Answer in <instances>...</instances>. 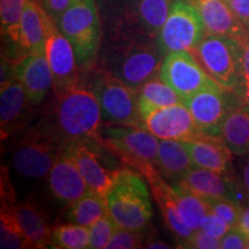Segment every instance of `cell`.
I'll use <instances>...</instances> for the list:
<instances>
[{
  "instance_id": "cell-1",
  "label": "cell",
  "mask_w": 249,
  "mask_h": 249,
  "mask_svg": "<svg viewBox=\"0 0 249 249\" xmlns=\"http://www.w3.org/2000/svg\"><path fill=\"white\" fill-rule=\"evenodd\" d=\"M57 98L58 134L65 144L71 142L102 143V110L95 92L79 85Z\"/></svg>"
},
{
  "instance_id": "cell-2",
  "label": "cell",
  "mask_w": 249,
  "mask_h": 249,
  "mask_svg": "<svg viewBox=\"0 0 249 249\" xmlns=\"http://www.w3.org/2000/svg\"><path fill=\"white\" fill-rule=\"evenodd\" d=\"M107 198L108 214L118 226L143 231L150 223V195L143 176L135 170H118Z\"/></svg>"
},
{
  "instance_id": "cell-3",
  "label": "cell",
  "mask_w": 249,
  "mask_h": 249,
  "mask_svg": "<svg viewBox=\"0 0 249 249\" xmlns=\"http://www.w3.org/2000/svg\"><path fill=\"white\" fill-rule=\"evenodd\" d=\"M192 53L218 85L244 92L245 76L240 40L234 37L205 34Z\"/></svg>"
},
{
  "instance_id": "cell-4",
  "label": "cell",
  "mask_w": 249,
  "mask_h": 249,
  "mask_svg": "<svg viewBox=\"0 0 249 249\" xmlns=\"http://www.w3.org/2000/svg\"><path fill=\"white\" fill-rule=\"evenodd\" d=\"M102 145L145 179L160 173L157 170L160 140L145 128L107 126L102 132Z\"/></svg>"
},
{
  "instance_id": "cell-5",
  "label": "cell",
  "mask_w": 249,
  "mask_h": 249,
  "mask_svg": "<svg viewBox=\"0 0 249 249\" xmlns=\"http://www.w3.org/2000/svg\"><path fill=\"white\" fill-rule=\"evenodd\" d=\"M59 30L70 40L81 68L91 66L97 54L101 24L93 0H75L57 22Z\"/></svg>"
},
{
  "instance_id": "cell-6",
  "label": "cell",
  "mask_w": 249,
  "mask_h": 249,
  "mask_svg": "<svg viewBox=\"0 0 249 249\" xmlns=\"http://www.w3.org/2000/svg\"><path fill=\"white\" fill-rule=\"evenodd\" d=\"M91 90L101 105L103 124L143 128L139 112V90L124 83L108 71L96 75Z\"/></svg>"
},
{
  "instance_id": "cell-7",
  "label": "cell",
  "mask_w": 249,
  "mask_h": 249,
  "mask_svg": "<svg viewBox=\"0 0 249 249\" xmlns=\"http://www.w3.org/2000/svg\"><path fill=\"white\" fill-rule=\"evenodd\" d=\"M242 102H245L242 92L216 83L200 90L183 103L202 134L222 138L224 121L230 112Z\"/></svg>"
},
{
  "instance_id": "cell-8",
  "label": "cell",
  "mask_w": 249,
  "mask_h": 249,
  "mask_svg": "<svg viewBox=\"0 0 249 249\" xmlns=\"http://www.w3.org/2000/svg\"><path fill=\"white\" fill-rule=\"evenodd\" d=\"M59 134L31 130L23 136L13 151L12 165L18 174L27 179L44 178L62 149Z\"/></svg>"
},
{
  "instance_id": "cell-9",
  "label": "cell",
  "mask_w": 249,
  "mask_h": 249,
  "mask_svg": "<svg viewBox=\"0 0 249 249\" xmlns=\"http://www.w3.org/2000/svg\"><path fill=\"white\" fill-rule=\"evenodd\" d=\"M204 35L203 22L194 6L187 0H176L158 34L157 45L165 55L171 52H192Z\"/></svg>"
},
{
  "instance_id": "cell-10",
  "label": "cell",
  "mask_w": 249,
  "mask_h": 249,
  "mask_svg": "<svg viewBox=\"0 0 249 249\" xmlns=\"http://www.w3.org/2000/svg\"><path fill=\"white\" fill-rule=\"evenodd\" d=\"M161 55L158 45L150 42L130 43L112 61L108 71L126 85L140 90L148 80L160 74L163 64Z\"/></svg>"
},
{
  "instance_id": "cell-11",
  "label": "cell",
  "mask_w": 249,
  "mask_h": 249,
  "mask_svg": "<svg viewBox=\"0 0 249 249\" xmlns=\"http://www.w3.org/2000/svg\"><path fill=\"white\" fill-rule=\"evenodd\" d=\"M158 75L183 102L200 90L217 83L208 75L195 55L189 51L171 52L165 55Z\"/></svg>"
},
{
  "instance_id": "cell-12",
  "label": "cell",
  "mask_w": 249,
  "mask_h": 249,
  "mask_svg": "<svg viewBox=\"0 0 249 249\" xmlns=\"http://www.w3.org/2000/svg\"><path fill=\"white\" fill-rule=\"evenodd\" d=\"M45 55L53 75L55 95H61L80 85L75 52L55 23L52 24L46 40Z\"/></svg>"
},
{
  "instance_id": "cell-13",
  "label": "cell",
  "mask_w": 249,
  "mask_h": 249,
  "mask_svg": "<svg viewBox=\"0 0 249 249\" xmlns=\"http://www.w3.org/2000/svg\"><path fill=\"white\" fill-rule=\"evenodd\" d=\"M143 128L160 140L191 141L203 135L185 103L154 111L143 119Z\"/></svg>"
},
{
  "instance_id": "cell-14",
  "label": "cell",
  "mask_w": 249,
  "mask_h": 249,
  "mask_svg": "<svg viewBox=\"0 0 249 249\" xmlns=\"http://www.w3.org/2000/svg\"><path fill=\"white\" fill-rule=\"evenodd\" d=\"M97 142H71L65 145V149L82 174L83 179L91 192L107 196L110 191L118 170H110L97 151Z\"/></svg>"
},
{
  "instance_id": "cell-15",
  "label": "cell",
  "mask_w": 249,
  "mask_h": 249,
  "mask_svg": "<svg viewBox=\"0 0 249 249\" xmlns=\"http://www.w3.org/2000/svg\"><path fill=\"white\" fill-rule=\"evenodd\" d=\"M49 188L58 201L71 203L90 192L71 155L62 149L48 174Z\"/></svg>"
},
{
  "instance_id": "cell-16",
  "label": "cell",
  "mask_w": 249,
  "mask_h": 249,
  "mask_svg": "<svg viewBox=\"0 0 249 249\" xmlns=\"http://www.w3.org/2000/svg\"><path fill=\"white\" fill-rule=\"evenodd\" d=\"M15 74L30 104H39L54 83L45 53H28L15 64Z\"/></svg>"
},
{
  "instance_id": "cell-17",
  "label": "cell",
  "mask_w": 249,
  "mask_h": 249,
  "mask_svg": "<svg viewBox=\"0 0 249 249\" xmlns=\"http://www.w3.org/2000/svg\"><path fill=\"white\" fill-rule=\"evenodd\" d=\"M200 14L207 35L244 38L248 31L233 14L225 0H187Z\"/></svg>"
},
{
  "instance_id": "cell-18",
  "label": "cell",
  "mask_w": 249,
  "mask_h": 249,
  "mask_svg": "<svg viewBox=\"0 0 249 249\" xmlns=\"http://www.w3.org/2000/svg\"><path fill=\"white\" fill-rule=\"evenodd\" d=\"M55 23L45 8L35 0H28L20 26V45L28 53H45L52 24Z\"/></svg>"
},
{
  "instance_id": "cell-19",
  "label": "cell",
  "mask_w": 249,
  "mask_h": 249,
  "mask_svg": "<svg viewBox=\"0 0 249 249\" xmlns=\"http://www.w3.org/2000/svg\"><path fill=\"white\" fill-rule=\"evenodd\" d=\"M195 166L229 176L232 152L219 136L203 135L183 142Z\"/></svg>"
},
{
  "instance_id": "cell-20",
  "label": "cell",
  "mask_w": 249,
  "mask_h": 249,
  "mask_svg": "<svg viewBox=\"0 0 249 249\" xmlns=\"http://www.w3.org/2000/svg\"><path fill=\"white\" fill-rule=\"evenodd\" d=\"M14 214L29 248H46L51 246L52 229L40 210L31 202L2 205Z\"/></svg>"
},
{
  "instance_id": "cell-21",
  "label": "cell",
  "mask_w": 249,
  "mask_h": 249,
  "mask_svg": "<svg viewBox=\"0 0 249 249\" xmlns=\"http://www.w3.org/2000/svg\"><path fill=\"white\" fill-rule=\"evenodd\" d=\"M179 185L195 194L202 196L205 200L229 197L236 200L235 193L226 174L194 166L183 177Z\"/></svg>"
},
{
  "instance_id": "cell-22",
  "label": "cell",
  "mask_w": 249,
  "mask_h": 249,
  "mask_svg": "<svg viewBox=\"0 0 249 249\" xmlns=\"http://www.w3.org/2000/svg\"><path fill=\"white\" fill-rule=\"evenodd\" d=\"M195 165L181 141L160 140L157 154V170L164 179L173 182L181 181Z\"/></svg>"
},
{
  "instance_id": "cell-23",
  "label": "cell",
  "mask_w": 249,
  "mask_h": 249,
  "mask_svg": "<svg viewBox=\"0 0 249 249\" xmlns=\"http://www.w3.org/2000/svg\"><path fill=\"white\" fill-rule=\"evenodd\" d=\"M27 98L22 85L15 76L1 83L0 89V124H1V139L7 138L18 126L22 119Z\"/></svg>"
},
{
  "instance_id": "cell-24",
  "label": "cell",
  "mask_w": 249,
  "mask_h": 249,
  "mask_svg": "<svg viewBox=\"0 0 249 249\" xmlns=\"http://www.w3.org/2000/svg\"><path fill=\"white\" fill-rule=\"evenodd\" d=\"M150 183L152 195L156 202L160 205V209L163 213L164 220L166 225L172 231L176 238L180 240V244L188 239L193 234V230L187 226L180 217L178 208L172 195V186L165 181L160 173L155 174L147 179Z\"/></svg>"
},
{
  "instance_id": "cell-25",
  "label": "cell",
  "mask_w": 249,
  "mask_h": 249,
  "mask_svg": "<svg viewBox=\"0 0 249 249\" xmlns=\"http://www.w3.org/2000/svg\"><path fill=\"white\" fill-rule=\"evenodd\" d=\"M222 139L236 156H249V105L242 102L230 112L224 121Z\"/></svg>"
},
{
  "instance_id": "cell-26",
  "label": "cell",
  "mask_w": 249,
  "mask_h": 249,
  "mask_svg": "<svg viewBox=\"0 0 249 249\" xmlns=\"http://www.w3.org/2000/svg\"><path fill=\"white\" fill-rule=\"evenodd\" d=\"M180 103H183L182 98L160 76L151 77L139 90V112L142 121L154 111Z\"/></svg>"
},
{
  "instance_id": "cell-27",
  "label": "cell",
  "mask_w": 249,
  "mask_h": 249,
  "mask_svg": "<svg viewBox=\"0 0 249 249\" xmlns=\"http://www.w3.org/2000/svg\"><path fill=\"white\" fill-rule=\"evenodd\" d=\"M172 195L183 223L193 231L200 230L202 220L211 211L208 200L179 183L172 185Z\"/></svg>"
},
{
  "instance_id": "cell-28",
  "label": "cell",
  "mask_w": 249,
  "mask_h": 249,
  "mask_svg": "<svg viewBox=\"0 0 249 249\" xmlns=\"http://www.w3.org/2000/svg\"><path fill=\"white\" fill-rule=\"evenodd\" d=\"M107 213V196L90 191L79 200L71 202L67 220L77 225L90 227Z\"/></svg>"
},
{
  "instance_id": "cell-29",
  "label": "cell",
  "mask_w": 249,
  "mask_h": 249,
  "mask_svg": "<svg viewBox=\"0 0 249 249\" xmlns=\"http://www.w3.org/2000/svg\"><path fill=\"white\" fill-rule=\"evenodd\" d=\"M172 0H140L139 18L150 36H158L169 18Z\"/></svg>"
},
{
  "instance_id": "cell-30",
  "label": "cell",
  "mask_w": 249,
  "mask_h": 249,
  "mask_svg": "<svg viewBox=\"0 0 249 249\" xmlns=\"http://www.w3.org/2000/svg\"><path fill=\"white\" fill-rule=\"evenodd\" d=\"M90 229L77 224L58 225L52 229L51 247L61 249L89 248Z\"/></svg>"
},
{
  "instance_id": "cell-31",
  "label": "cell",
  "mask_w": 249,
  "mask_h": 249,
  "mask_svg": "<svg viewBox=\"0 0 249 249\" xmlns=\"http://www.w3.org/2000/svg\"><path fill=\"white\" fill-rule=\"evenodd\" d=\"M28 0H0L1 31L15 44H20V26Z\"/></svg>"
},
{
  "instance_id": "cell-32",
  "label": "cell",
  "mask_w": 249,
  "mask_h": 249,
  "mask_svg": "<svg viewBox=\"0 0 249 249\" xmlns=\"http://www.w3.org/2000/svg\"><path fill=\"white\" fill-rule=\"evenodd\" d=\"M0 234V247L2 249L29 248L26 236L21 231L14 214L7 208H1Z\"/></svg>"
},
{
  "instance_id": "cell-33",
  "label": "cell",
  "mask_w": 249,
  "mask_h": 249,
  "mask_svg": "<svg viewBox=\"0 0 249 249\" xmlns=\"http://www.w3.org/2000/svg\"><path fill=\"white\" fill-rule=\"evenodd\" d=\"M118 224L112 219L110 214H105L97 220L92 226H90V241L89 248L103 249L107 248L112 236L116 232Z\"/></svg>"
},
{
  "instance_id": "cell-34",
  "label": "cell",
  "mask_w": 249,
  "mask_h": 249,
  "mask_svg": "<svg viewBox=\"0 0 249 249\" xmlns=\"http://www.w3.org/2000/svg\"><path fill=\"white\" fill-rule=\"evenodd\" d=\"M208 202L210 204L211 213L222 218L231 229H236L242 211L238 201L229 197H222L208 200Z\"/></svg>"
},
{
  "instance_id": "cell-35",
  "label": "cell",
  "mask_w": 249,
  "mask_h": 249,
  "mask_svg": "<svg viewBox=\"0 0 249 249\" xmlns=\"http://www.w3.org/2000/svg\"><path fill=\"white\" fill-rule=\"evenodd\" d=\"M142 247V231L118 226L107 249H133Z\"/></svg>"
},
{
  "instance_id": "cell-36",
  "label": "cell",
  "mask_w": 249,
  "mask_h": 249,
  "mask_svg": "<svg viewBox=\"0 0 249 249\" xmlns=\"http://www.w3.org/2000/svg\"><path fill=\"white\" fill-rule=\"evenodd\" d=\"M182 248L194 249H217L220 248V239L205 233L203 230H196L193 234L181 242Z\"/></svg>"
},
{
  "instance_id": "cell-37",
  "label": "cell",
  "mask_w": 249,
  "mask_h": 249,
  "mask_svg": "<svg viewBox=\"0 0 249 249\" xmlns=\"http://www.w3.org/2000/svg\"><path fill=\"white\" fill-rule=\"evenodd\" d=\"M201 230H203L205 233L214 236V238L220 239L231 230V227L229 226V224L226 222H224L222 218L218 217L217 214H214L210 211L204 217V219L202 220Z\"/></svg>"
},
{
  "instance_id": "cell-38",
  "label": "cell",
  "mask_w": 249,
  "mask_h": 249,
  "mask_svg": "<svg viewBox=\"0 0 249 249\" xmlns=\"http://www.w3.org/2000/svg\"><path fill=\"white\" fill-rule=\"evenodd\" d=\"M248 238L239 229H231L223 238H220V248L242 249L247 248Z\"/></svg>"
},
{
  "instance_id": "cell-39",
  "label": "cell",
  "mask_w": 249,
  "mask_h": 249,
  "mask_svg": "<svg viewBox=\"0 0 249 249\" xmlns=\"http://www.w3.org/2000/svg\"><path fill=\"white\" fill-rule=\"evenodd\" d=\"M233 14L249 33V0H225Z\"/></svg>"
},
{
  "instance_id": "cell-40",
  "label": "cell",
  "mask_w": 249,
  "mask_h": 249,
  "mask_svg": "<svg viewBox=\"0 0 249 249\" xmlns=\"http://www.w3.org/2000/svg\"><path fill=\"white\" fill-rule=\"evenodd\" d=\"M75 2V0H44V8L48 14L58 22L61 15Z\"/></svg>"
},
{
  "instance_id": "cell-41",
  "label": "cell",
  "mask_w": 249,
  "mask_h": 249,
  "mask_svg": "<svg viewBox=\"0 0 249 249\" xmlns=\"http://www.w3.org/2000/svg\"><path fill=\"white\" fill-rule=\"evenodd\" d=\"M239 40L241 43L242 70H244L245 83H249V34Z\"/></svg>"
},
{
  "instance_id": "cell-42",
  "label": "cell",
  "mask_w": 249,
  "mask_h": 249,
  "mask_svg": "<svg viewBox=\"0 0 249 249\" xmlns=\"http://www.w3.org/2000/svg\"><path fill=\"white\" fill-rule=\"evenodd\" d=\"M236 229H239L249 239V207L242 209Z\"/></svg>"
},
{
  "instance_id": "cell-43",
  "label": "cell",
  "mask_w": 249,
  "mask_h": 249,
  "mask_svg": "<svg viewBox=\"0 0 249 249\" xmlns=\"http://www.w3.org/2000/svg\"><path fill=\"white\" fill-rule=\"evenodd\" d=\"M242 186L245 193L249 196V158L242 169Z\"/></svg>"
},
{
  "instance_id": "cell-44",
  "label": "cell",
  "mask_w": 249,
  "mask_h": 249,
  "mask_svg": "<svg viewBox=\"0 0 249 249\" xmlns=\"http://www.w3.org/2000/svg\"><path fill=\"white\" fill-rule=\"evenodd\" d=\"M145 248H161V249H167V248H170V246L169 245H166L165 244V242H163V241H155V240H152V241H149V242H147V245L144 246Z\"/></svg>"
},
{
  "instance_id": "cell-45",
  "label": "cell",
  "mask_w": 249,
  "mask_h": 249,
  "mask_svg": "<svg viewBox=\"0 0 249 249\" xmlns=\"http://www.w3.org/2000/svg\"><path fill=\"white\" fill-rule=\"evenodd\" d=\"M242 95H244L245 102L249 105V83H245L244 92H242Z\"/></svg>"
},
{
  "instance_id": "cell-46",
  "label": "cell",
  "mask_w": 249,
  "mask_h": 249,
  "mask_svg": "<svg viewBox=\"0 0 249 249\" xmlns=\"http://www.w3.org/2000/svg\"><path fill=\"white\" fill-rule=\"evenodd\" d=\"M247 248L249 249V239H248V244H247Z\"/></svg>"
}]
</instances>
